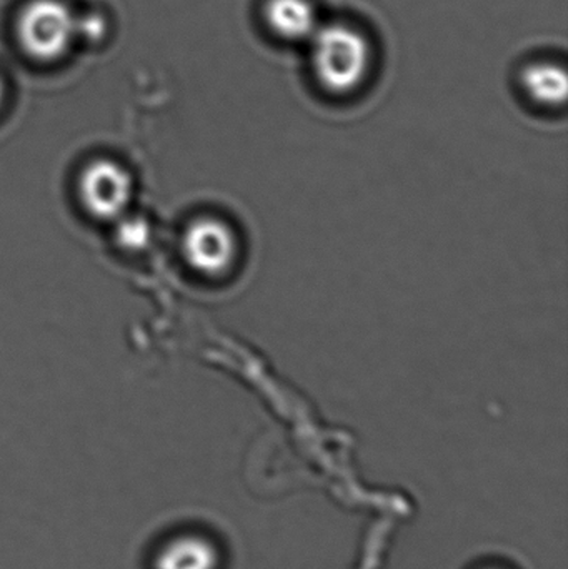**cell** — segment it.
Segmentation results:
<instances>
[{
  "mask_svg": "<svg viewBox=\"0 0 568 569\" xmlns=\"http://www.w3.org/2000/svg\"><path fill=\"white\" fill-rule=\"evenodd\" d=\"M77 197L93 219L116 222L129 212L132 203V176L117 160H90L77 177Z\"/></svg>",
  "mask_w": 568,
  "mask_h": 569,
  "instance_id": "4",
  "label": "cell"
},
{
  "mask_svg": "<svg viewBox=\"0 0 568 569\" xmlns=\"http://www.w3.org/2000/svg\"><path fill=\"white\" fill-rule=\"evenodd\" d=\"M116 222L117 243L123 250L139 252V250L147 249V246L150 243V237H152V229H150L149 222L146 219L127 212L126 216L120 217Z\"/></svg>",
  "mask_w": 568,
  "mask_h": 569,
  "instance_id": "8",
  "label": "cell"
},
{
  "mask_svg": "<svg viewBox=\"0 0 568 569\" xmlns=\"http://www.w3.org/2000/svg\"><path fill=\"white\" fill-rule=\"evenodd\" d=\"M79 37V17L62 0H30L17 17L20 47L40 62L62 59Z\"/></svg>",
  "mask_w": 568,
  "mask_h": 569,
  "instance_id": "3",
  "label": "cell"
},
{
  "mask_svg": "<svg viewBox=\"0 0 568 569\" xmlns=\"http://www.w3.org/2000/svg\"><path fill=\"white\" fill-rule=\"evenodd\" d=\"M263 20L286 42H309L322 23L312 0H267Z\"/></svg>",
  "mask_w": 568,
  "mask_h": 569,
  "instance_id": "5",
  "label": "cell"
},
{
  "mask_svg": "<svg viewBox=\"0 0 568 569\" xmlns=\"http://www.w3.org/2000/svg\"><path fill=\"white\" fill-rule=\"evenodd\" d=\"M309 49L313 79L330 96H352L369 79L372 69L369 39L350 23H320L310 37Z\"/></svg>",
  "mask_w": 568,
  "mask_h": 569,
  "instance_id": "1",
  "label": "cell"
},
{
  "mask_svg": "<svg viewBox=\"0 0 568 569\" xmlns=\"http://www.w3.org/2000/svg\"><path fill=\"white\" fill-rule=\"evenodd\" d=\"M242 239L232 222L219 216H200L183 230V262L209 280L232 276L242 259Z\"/></svg>",
  "mask_w": 568,
  "mask_h": 569,
  "instance_id": "2",
  "label": "cell"
},
{
  "mask_svg": "<svg viewBox=\"0 0 568 569\" xmlns=\"http://www.w3.org/2000/svg\"><path fill=\"white\" fill-rule=\"evenodd\" d=\"M520 87L536 106L544 109H559L567 100L566 69L549 60L529 63L520 72Z\"/></svg>",
  "mask_w": 568,
  "mask_h": 569,
  "instance_id": "6",
  "label": "cell"
},
{
  "mask_svg": "<svg viewBox=\"0 0 568 569\" xmlns=\"http://www.w3.org/2000/svg\"><path fill=\"white\" fill-rule=\"evenodd\" d=\"M6 99H7L6 80H3L2 73H0V109H2L3 103H6Z\"/></svg>",
  "mask_w": 568,
  "mask_h": 569,
  "instance_id": "9",
  "label": "cell"
},
{
  "mask_svg": "<svg viewBox=\"0 0 568 569\" xmlns=\"http://www.w3.org/2000/svg\"><path fill=\"white\" fill-rule=\"evenodd\" d=\"M216 545L200 535H182L160 548L153 569H219Z\"/></svg>",
  "mask_w": 568,
  "mask_h": 569,
  "instance_id": "7",
  "label": "cell"
}]
</instances>
